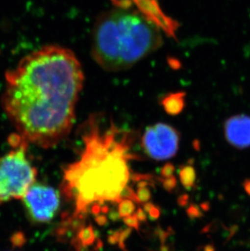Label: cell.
Returning <instances> with one entry per match:
<instances>
[{
	"label": "cell",
	"mask_w": 250,
	"mask_h": 251,
	"mask_svg": "<svg viewBox=\"0 0 250 251\" xmlns=\"http://www.w3.org/2000/svg\"><path fill=\"white\" fill-rule=\"evenodd\" d=\"M164 107L169 113H179L184 107L183 95H177V97L169 98L164 102Z\"/></svg>",
	"instance_id": "cell-8"
},
{
	"label": "cell",
	"mask_w": 250,
	"mask_h": 251,
	"mask_svg": "<svg viewBox=\"0 0 250 251\" xmlns=\"http://www.w3.org/2000/svg\"><path fill=\"white\" fill-rule=\"evenodd\" d=\"M226 142L236 149L250 147V116L238 114L230 116L224 124Z\"/></svg>",
	"instance_id": "cell-7"
},
{
	"label": "cell",
	"mask_w": 250,
	"mask_h": 251,
	"mask_svg": "<svg viewBox=\"0 0 250 251\" xmlns=\"http://www.w3.org/2000/svg\"><path fill=\"white\" fill-rule=\"evenodd\" d=\"M162 43L158 25L129 5L101 13L93 29V57L108 71L128 69Z\"/></svg>",
	"instance_id": "cell-3"
},
{
	"label": "cell",
	"mask_w": 250,
	"mask_h": 251,
	"mask_svg": "<svg viewBox=\"0 0 250 251\" xmlns=\"http://www.w3.org/2000/svg\"><path fill=\"white\" fill-rule=\"evenodd\" d=\"M21 200L28 221L35 224L49 223L60 206L59 193L50 185L37 181Z\"/></svg>",
	"instance_id": "cell-5"
},
{
	"label": "cell",
	"mask_w": 250,
	"mask_h": 251,
	"mask_svg": "<svg viewBox=\"0 0 250 251\" xmlns=\"http://www.w3.org/2000/svg\"><path fill=\"white\" fill-rule=\"evenodd\" d=\"M135 206L133 201L131 199L121 200L119 206V214L122 217H128L134 211Z\"/></svg>",
	"instance_id": "cell-10"
},
{
	"label": "cell",
	"mask_w": 250,
	"mask_h": 251,
	"mask_svg": "<svg viewBox=\"0 0 250 251\" xmlns=\"http://www.w3.org/2000/svg\"><path fill=\"white\" fill-rule=\"evenodd\" d=\"M83 82L80 62L71 50L46 46L7 72L2 109L28 144L51 148L73 128Z\"/></svg>",
	"instance_id": "cell-1"
},
{
	"label": "cell",
	"mask_w": 250,
	"mask_h": 251,
	"mask_svg": "<svg viewBox=\"0 0 250 251\" xmlns=\"http://www.w3.org/2000/svg\"><path fill=\"white\" fill-rule=\"evenodd\" d=\"M95 118L89 121L85 149L80 159L64 171L63 192L74 200L75 216L86 212L93 204L116 202L129 180L126 134L112 126L102 131Z\"/></svg>",
	"instance_id": "cell-2"
},
{
	"label": "cell",
	"mask_w": 250,
	"mask_h": 251,
	"mask_svg": "<svg viewBox=\"0 0 250 251\" xmlns=\"http://www.w3.org/2000/svg\"><path fill=\"white\" fill-rule=\"evenodd\" d=\"M204 251H215V250H214V248L211 246H207V247H205Z\"/></svg>",
	"instance_id": "cell-12"
},
{
	"label": "cell",
	"mask_w": 250,
	"mask_h": 251,
	"mask_svg": "<svg viewBox=\"0 0 250 251\" xmlns=\"http://www.w3.org/2000/svg\"><path fill=\"white\" fill-rule=\"evenodd\" d=\"M180 178H181L182 183L184 184L186 187H191L194 185L196 178L195 171L192 167H187L182 169L180 173Z\"/></svg>",
	"instance_id": "cell-9"
},
{
	"label": "cell",
	"mask_w": 250,
	"mask_h": 251,
	"mask_svg": "<svg viewBox=\"0 0 250 251\" xmlns=\"http://www.w3.org/2000/svg\"><path fill=\"white\" fill-rule=\"evenodd\" d=\"M9 143L12 150L0 156V205L21 200L38 176L27 154L28 142L15 133Z\"/></svg>",
	"instance_id": "cell-4"
},
{
	"label": "cell",
	"mask_w": 250,
	"mask_h": 251,
	"mask_svg": "<svg viewBox=\"0 0 250 251\" xmlns=\"http://www.w3.org/2000/svg\"><path fill=\"white\" fill-rule=\"evenodd\" d=\"M179 134L175 128L167 124L158 123L145 131L142 145L145 151L155 160L173 158L179 147Z\"/></svg>",
	"instance_id": "cell-6"
},
{
	"label": "cell",
	"mask_w": 250,
	"mask_h": 251,
	"mask_svg": "<svg viewBox=\"0 0 250 251\" xmlns=\"http://www.w3.org/2000/svg\"><path fill=\"white\" fill-rule=\"evenodd\" d=\"M244 187L246 189V192L248 193L249 195H250V180L246 181V183L244 184Z\"/></svg>",
	"instance_id": "cell-11"
}]
</instances>
